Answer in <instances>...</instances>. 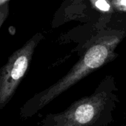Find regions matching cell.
Returning a JSON list of instances; mask_svg holds the SVG:
<instances>
[{"label": "cell", "instance_id": "4", "mask_svg": "<svg viewBox=\"0 0 126 126\" xmlns=\"http://www.w3.org/2000/svg\"><path fill=\"white\" fill-rule=\"evenodd\" d=\"M91 4L106 16H110L114 10L109 0H90Z\"/></svg>", "mask_w": 126, "mask_h": 126}, {"label": "cell", "instance_id": "3", "mask_svg": "<svg viewBox=\"0 0 126 126\" xmlns=\"http://www.w3.org/2000/svg\"><path fill=\"white\" fill-rule=\"evenodd\" d=\"M43 39L42 33H36L16 50L0 69V109L5 108L11 99L29 68L36 47Z\"/></svg>", "mask_w": 126, "mask_h": 126}, {"label": "cell", "instance_id": "7", "mask_svg": "<svg viewBox=\"0 0 126 126\" xmlns=\"http://www.w3.org/2000/svg\"><path fill=\"white\" fill-rule=\"evenodd\" d=\"M122 126H126V124H125V125H122Z\"/></svg>", "mask_w": 126, "mask_h": 126}, {"label": "cell", "instance_id": "2", "mask_svg": "<svg viewBox=\"0 0 126 126\" xmlns=\"http://www.w3.org/2000/svg\"><path fill=\"white\" fill-rule=\"evenodd\" d=\"M118 88L112 75H106L94 92L74 101L65 110L48 113L42 126H108L119 102Z\"/></svg>", "mask_w": 126, "mask_h": 126}, {"label": "cell", "instance_id": "5", "mask_svg": "<svg viewBox=\"0 0 126 126\" xmlns=\"http://www.w3.org/2000/svg\"><path fill=\"white\" fill-rule=\"evenodd\" d=\"M10 13V4L8 1L0 4V28L3 25Z\"/></svg>", "mask_w": 126, "mask_h": 126}, {"label": "cell", "instance_id": "1", "mask_svg": "<svg viewBox=\"0 0 126 126\" xmlns=\"http://www.w3.org/2000/svg\"><path fill=\"white\" fill-rule=\"evenodd\" d=\"M126 36V25H107L91 39L80 44L75 50L79 59L71 70L47 88L36 94L22 106L20 115L29 118L79 81L113 62L116 49Z\"/></svg>", "mask_w": 126, "mask_h": 126}, {"label": "cell", "instance_id": "6", "mask_svg": "<svg viewBox=\"0 0 126 126\" xmlns=\"http://www.w3.org/2000/svg\"><path fill=\"white\" fill-rule=\"evenodd\" d=\"M114 11L126 13V0H109Z\"/></svg>", "mask_w": 126, "mask_h": 126}]
</instances>
